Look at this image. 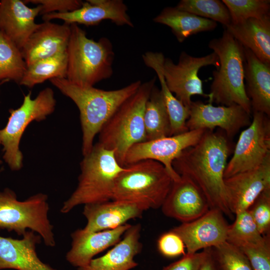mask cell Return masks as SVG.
Segmentation results:
<instances>
[{
    "label": "cell",
    "instance_id": "cell-28",
    "mask_svg": "<svg viewBox=\"0 0 270 270\" xmlns=\"http://www.w3.org/2000/svg\"><path fill=\"white\" fill-rule=\"evenodd\" d=\"M144 120L146 140L170 136V122L164 96L156 85L146 103Z\"/></svg>",
    "mask_w": 270,
    "mask_h": 270
},
{
    "label": "cell",
    "instance_id": "cell-20",
    "mask_svg": "<svg viewBox=\"0 0 270 270\" xmlns=\"http://www.w3.org/2000/svg\"><path fill=\"white\" fill-rule=\"evenodd\" d=\"M70 34V24H58L50 21L40 24L21 50L26 67L66 52Z\"/></svg>",
    "mask_w": 270,
    "mask_h": 270
},
{
    "label": "cell",
    "instance_id": "cell-39",
    "mask_svg": "<svg viewBox=\"0 0 270 270\" xmlns=\"http://www.w3.org/2000/svg\"><path fill=\"white\" fill-rule=\"evenodd\" d=\"M210 248L193 254L186 253L180 260L164 268L162 270H199L208 255Z\"/></svg>",
    "mask_w": 270,
    "mask_h": 270
},
{
    "label": "cell",
    "instance_id": "cell-15",
    "mask_svg": "<svg viewBox=\"0 0 270 270\" xmlns=\"http://www.w3.org/2000/svg\"><path fill=\"white\" fill-rule=\"evenodd\" d=\"M228 207L233 214L248 210L270 188V156L258 168L224 179Z\"/></svg>",
    "mask_w": 270,
    "mask_h": 270
},
{
    "label": "cell",
    "instance_id": "cell-1",
    "mask_svg": "<svg viewBox=\"0 0 270 270\" xmlns=\"http://www.w3.org/2000/svg\"><path fill=\"white\" fill-rule=\"evenodd\" d=\"M230 140L224 132L206 130L194 146L184 150L172 162L175 171L192 180L200 188L210 206L230 218L224 172L231 153Z\"/></svg>",
    "mask_w": 270,
    "mask_h": 270
},
{
    "label": "cell",
    "instance_id": "cell-22",
    "mask_svg": "<svg viewBox=\"0 0 270 270\" xmlns=\"http://www.w3.org/2000/svg\"><path fill=\"white\" fill-rule=\"evenodd\" d=\"M144 210L138 204L123 200L87 204L82 212L87 220L84 229L89 232L114 229L130 220L140 218Z\"/></svg>",
    "mask_w": 270,
    "mask_h": 270
},
{
    "label": "cell",
    "instance_id": "cell-29",
    "mask_svg": "<svg viewBox=\"0 0 270 270\" xmlns=\"http://www.w3.org/2000/svg\"><path fill=\"white\" fill-rule=\"evenodd\" d=\"M67 66L66 51L39 60L26 67L19 84L32 88L47 80L66 78Z\"/></svg>",
    "mask_w": 270,
    "mask_h": 270
},
{
    "label": "cell",
    "instance_id": "cell-30",
    "mask_svg": "<svg viewBox=\"0 0 270 270\" xmlns=\"http://www.w3.org/2000/svg\"><path fill=\"white\" fill-rule=\"evenodd\" d=\"M26 68L20 50L0 31V82L19 84Z\"/></svg>",
    "mask_w": 270,
    "mask_h": 270
},
{
    "label": "cell",
    "instance_id": "cell-8",
    "mask_svg": "<svg viewBox=\"0 0 270 270\" xmlns=\"http://www.w3.org/2000/svg\"><path fill=\"white\" fill-rule=\"evenodd\" d=\"M48 200L46 194L38 193L20 201L12 190H0V229L22 236L30 230L39 234L46 246H54Z\"/></svg>",
    "mask_w": 270,
    "mask_h": 270
},
{
    "label": "cell",
    "instance_id": "cell-38",
    "mask_svg": "<svg viewBox=\"0 0 270 270\" xmlns=\"http://www.w3.org/2000/svg\"><path fill=\"white\" fill-rule=\"evenodd\" d=\"M158 246L160 252L167 257H175L186 254L182 240L172 230L162 234L160 237Z\"/></svg>",
    "mask_w": 270,
    "mask_h": 270
},
{
    "label": "cell",
    "instance_id": "cell-11",
    "mask_svg": "<svg viewBox=\"0 0 270 270\" xmlns=\"http://www.w3.org/2000/svg\"><path fill=\"white\" fill-rule=\"evenodd\" d=\"M210 65L216 69L219 66L218 58L214 52L204 56L194 57L182 51L177 64L170 58H164L162 70L168 88L186 106L190 108L192 96L209 98V94L204 92L198 72L202 67Z\"/></svg>",
    "mask_w": 270,
    "mask_h": 270
},
{
    "label": "cell",
    "instance_id": "cell-31",
    "mask_svg": "<svg viewBox=\"0 0 270 270\" xmlns=\"http://www.w3.org/2000/svg\"><path fill=\"white\" fill-rule=\"evenodd\" d=\"M236 218L229 225L226 242L234 245L263 242L270 235L263 236L257 226L248 210L236 214Z\"/></svg>",
    "mask_w": 270,
    "mask_h": 270
},
{
    "label": "cell",
    "instance_id": "cell-5",
    "mask_svg": "<svg viewBox=\"0 0 270 270\" xmlns=\"http://www.w3.org/2000/svg\"><path fill=\"white\" fill-rule=\"evenodd\" d=\"M70 28L66 78L80 86L90 87L110 78L114 58L111 41L105 37L98 41L88 38L76 24Z\"/></svg>",
    "mask_w": 270,
    "mask_h": 270
},
{
    "label": "cell",
    "instance_id": "cell-18",
    "mask_svg": "<svg viewBox=\"0 0 270 270\" xmlns=\"http://www.w3.org/2000/svg\"><path fill=\"white\" fill-rule=\"evenodd\" d=\"M131 226L126 224L99 232L76 230L71 234V248L66 254V260L77 268L86 266L96 255L116 244Z\"/></svg>",
    "mask_w": 270,
    "mask_h": 270
},
{
    "label": "cell",
    "instance_id": "cell-21",
    "mask_svg": "<svg viewBox=\"0 0 270 270\" xmlns=\"http://www.w3.org/2000/svg\"><path fill=\"white\" fill-rule=\"evenodd\" d=\"M41 6L29 8L20 0L0 2V31L22 50L40 24L35 22Z\"/></svg>",
    "mask_w": 270,
    "mask_h": 270
},
{
    "label": "cell",
    "instance_id": "cell-34",
    "mask_svg": "<svg viewBox=\"0 0 270 270\" xmlns=\"http://www.w3.org/2000/svg\"><path fill=\"white\" fill-rule=\"evenodd\" d=\"M210 250L217 270H252L242 252L226 241Z\"/></svg>",
    "mask_w": 270,
    "mask_h": 270
},
{
    "label": "cell",
    "instance_id": "cell-17",
    "mask_svg": "<svg viewBox=\"0 0 270 270\" xmlns=\"http://www.w3.org/2000/svg\"><path fill=\"white\" fill-rule=\"evenodd\" d=\"M127 11L128 7L122 0H88L75 10L46 14L42 19L44 22L60 19L66 24L86 26L98 25L103 20H108L118 26L134 27Z\"/></svg>",
    "mask_w": 270,
    "mask_h": 270
},
{
    "label": "cell",
    "instance_id": "cell-27",
    "mask_svg": "<svg viewBox=\"0 0 270 270\" xmlns=\"http://www.w3.org/2000/svg\"><path fill=\"white\" fill-rule=\"evenodd\" d=\"M153 20L170 27L179 42L198 33L212 30L218 25L213 20L180 10L176 6L164 8Z\"/></svg>",
    "mask_w": 270,
    "mask_h": 270
},
{
    "label": "cell",
    "instance_id": "cell-12",
    "mask_svg": "<svg viewBox=\"0 0 270 270\" xmlns=\"http://www.w3.org/2000/svg\"><path fill=\"white\" fill-rule=\"evenodd\" d=\"M206 130H188L177 135L138 143L127 152L124 166L142 160H154L164 166L173 181L178 180L180 176L172 166L174 160L184 150L196 144Z\"/></svg>",
    "mask_w": 270,
    "mask_h": 270
},
{
    "label": "cell",
    "instance_id": "cell-37",
    "mask_svg": "<svg viewBox=\"0 0 270 270\" xmlns=\"http://www.w3.org/2000/svg\"><path fill=\"white\" fill-rule=\"evenodd\" d=\"M26 3L30 2L41 6L40 14L52 12L64 13L70 12L80 8L82 1L80 0H26Z\"/></svg>",
    "mask_w": 270,
    "mask_h": 270
},
{
    "label": "cell",
    "instance_id": "cell-32",
    "mask_svg": "<svg viewBox=\"0 0 270 270\" xmlns=\"http://www.w3.org/2000/svg\"><path fill=\"white\" fill-rule=\"evenodd\" d=\"M197 16L218 22L226 27L231 23L228 9L219 0H181L176 6Z\"/></svg>",
    "mask_w": 270,
    "mask_h": 270
},
{
    "label": "cell",
    "instance_id": "cell-41",
    "mask_svg": "<svg viewBox=\"0 0 270 270\" xmlns=\"http://www.w3.org/2000/svg\"><path fill=\"white\" fill-rule=\"evenodd\" d=\"M6 82H8V81L4 80V81H2V82H0V86H1L2 84Z\"/></svg>",
    "mask_w": 270,
    "mask_h": 270
},
{
    "label": "cell",
    "instance_id": "cell-9",
    "mask_svg": "<svg viewBox=\"0 0 270 270\" xmlns=\"http://www.w3.org/2000/svg\"><path fill=\"white\" fill-rule=\"evenodd\" d=\"M30 91L24 95L22 105L16 109H10V115L6 126L0 130V146H2L3 159L11 170H19L23 166V154L20 148L22 135L32 122L46 118L55 110L56 100L53 90L46 88L42 90L34 99Z\"/></svg>",
    "mask_w": 270,
    "mask_h": 270
},
{
    "label": "cell",
    "instance_id": "cell-25",
    "mask_svg": "<svg viewBox=\"0 0 270 270\" xmlns=\"http://www.w3.org/2000/svg\"><path fill=\"white\" fill-rule=\"evenodd\" d=\"M226 30L260 61L270 64V15L230 24Z\"/></svg>",
    "mask_w": 270,
    "mask_h": 270
},
{
    "label": "cell",
    "instance_id": "cell-36",
    "mask_svg": "<svg viewBox=\"0 0 270 270\" xmlns=\"http://www.w3.org/2000/svg\"><path fill=\"white\" fill-rule=\"evenodd\" d=\"M260 232L270 235V188L263 191L248 210Z\"/></svg>",
    "mask_w": 270,
    "mask_h": 270
},
{
    "label": "cell",
    "instance_id": "cell-40",
    "mask_svg": "<svg viewBox=\"0 0 270 270\" xmlns=\"http://www.w3.org/2000/svg\"><path fill=\"white\" fill-rule=\"evenodd\" d=\"M210 248L208 255L199 270H217L211 254Z\"/></svg>",
    "mask_w": 270,
    "mask_h": 270
},
{
    "label": "cell",
    "instance_id": "cell-14",
    "mask_svg": "<svg viewBox=\"0 0 270 270\" xmlns=\"http://www.w3.org/2000/svg\"><path fill=\"white\" fill-rule=\"evenodd\" d=\"M224 214L217 208H210L200 218L182 223L171 230L182 238L188 254L214 248L227 240L229 225Z\"/></svg>",
    "mask_w": 270,
    "mask_h": 270
},
{
    "label": "cell",
    "instance_id": "cell-10",
    "mask_svg": "<svg viewBox=\"0 0 270 270\" xmlns=\"http://www.w3.org/2000/svg\"><path fill=\"white\" fill-rule=\"evenodd\" d=\"M252 119L239 136L224 178L259 166L270 156V117L252 112Z\"/></svg>",
    "mask_w": 270,
    "mask_h": 270
},
{
    "label": "cell",
    "instance_id": "cell-16",
    "mask_svg": "<svg viewBox=\"0 0 270 270\" xmlns=\"http://www.w3.org/2000/svg\"><path fill=\"white\" fill-rule=\"evenodd\" d=\"M161 208L166 216L184 223L200 218L210 206L198 185L190 178L180 176L173 181Z\"/></svg>",
    "mask_w": 270,
    "mask_h": 270
},
{
    "label": "cell",
    "instance_id": "cell-23",
    "mask_svg": "<svg viewBox=\"0 0 270 270\" xmlns=\"http://www.w3.org/2000/svg\"><path fill=\"white\" fill-rule=\"evenodd\" d=\"M244 48L245 90L252 113L260 112L270 117V64L262 62L251 50Z\"/></svg>",
    "mask_w": 270,
    "mask_h": 270
},
{
    "label": "cell",
    "instance_id": "cell-19",
    "mask_svg": "<svg viewBox=\"0 0 270 270\" xmlns=\"http://www.w3.org/2000/svg\"><path fill=\"white\" fill-rule=\"evenodd\" d=\"M41 236L28 230L21 239L0 236V270H57L43 262L36 252Z\"/></svg>",
    "mask_w": 270,
    "mask_h": 270
},
{
    "label": "cell",
    "instance_id": "cell-26",
    "mask_svg": "<svg viewBox=\"0 0 270 270\" xmlns=\"http://www.w3.org/2000/svg\"><path fill=\"white\" fill-rule=\"evenodd\" d=\"M162 52H148L142 55L146 66L153 69L160 80L170 126V136L188 131L186 121L190 114V108L186 106L168 88L162 74V66L164 59Z\"/></svg>",
    "mask_w": 270,
    "mask_h": 270
},
{
    "label": "cell",
    "instance_id": "cell-35",
    "mask_svg": "<svg viewBox=\"0 0 270 270\" xmlns=\"http://www.w3.org/2000/svg\"><path fill=\"white\" fill-rule=\"evenodd\" d=\"M248 258L252 270H270V237L258 244H244L236 246Z\"/></svg>",
    "mask_w": 270,
    "mask_h": 270
},
{
    "label": "cell",
    "instance_id": "cell-24",
    "mask_svg": "<svg viewBox=\"0 0 270 270\" xmlns=\"http://www.w3.org/2000/svg\"><path fill=\"white\" fill-rule=\"evenodd\" d=\"M141 226H131L124 234V238L104 256L93 258L84 267L78 270H130L138 265L134 257L142 250L140 240Z\"/></svg>",
    "mask_w": 270,
    "mask_h": 270
},
{
    "label": "cell",
    "instance_id": "cell-33",
    "mask_svg": "<svg viewBox=\"0 0 270 270\" xmlns=\"http://www.w3.org/2000/svg\"><path fill=\"white\" fill-rule=\"evenodd\" d=\"M228 10L231 23L238 24L251 18L270 15V0H222Z\"/></svg>",
    "mask_w": 270,
    "mask_h": 270
},
{
    "label": "cell",
    "instance_id": "cell-42",
    "mask_svg": "<svg viewBox=\"0 0 270 270\" xmlns=\"http://www.w3.org/2000/svg\"><path fill=\"white\" fill-rule=\"evenodd\" d=\"M2 162L1 160H0V164H2ZM2 171V168H0V172Z\"/></svg>",
    "mask_w": 270,
    "mask_h": 270
},
{
    "label": "cell",
    "instance_id": "cell-13",
    "mask_svg": "<svg viewBox=\"0 0 270 270\" xmlns=\"http://www.w3.org/2000/svg\"><path fill=\"white\" fill-rule=\"evenodd\" d=\"M250 122V114L239 105L214 106L211 102L205 104L198 100L192 102L186 124L188 130L214 131L220 128L230 140Z\"/></svg>",
    "mask_w": 270,
    "mask_h": 270
},
{
    "label": "cell",
    "instance_id": "cell-2",
    "mask_svg": "<svg viewBox=\"0 0 270 270\" xmlns=\"http://www.w3.org/2000/svg\"><path fill=\"white\" fill-rule=\"evenodd\" d=\"M50 80L63 94L70 98L78 108L83 156L92 149L94 138L104 124L142 84L138 80L118 90H106L94 86H80L66 78H56Z\"/></svg>",
    "mask_w": 270,
    "mask_h": 270
},
{
    "label": "cell",
    "instance_id": "cell-3",
    "mask_svg": "<svg viewBox=\"0 0 270 270\" xmlns=\"http://www.w3.org/2000/svg\"><path fill=\"white\" fill-rule=\"evenodd\" d=\"M208 46L219 59L218 68L212 72L208 102L224 106L236 104L251 114L244 82V47L226 30L220 38L212 40Z\"/></svg>",
    "mask_w": 270,
    "mask_h": 270
},
{
    "label": "cell",
    "instance_id": "cell-6",
    "mask_svg": "<svg viewBox=\"0 0 270 270\" xmlns=\"http://www.w3.org/2000/svg\"><path fill=\"white\" fill-rule=\"evenodd\" d=\"M83 156L78 186L64 202L60 208L62 214H67L80 205L112 200L116 178L124 169L112 150L98 142Z\"/></svg>",
    "mask_w": 270,
    "mask_h": 270
},
{
    "label": "cell",
    "instance_id": "cell-7",
    "mask_svg": "<svg viewBox=\"0 0 270 270\" xmlns=\"http://www.w3.org/2000/svg\"><path fill=\"white\" fill-rule=\"evenodd\" d=\"M124 166L116 178L112 200L134 202L146 210L161 208L173 182L164 166L152 160Z\"/></svg>",
    "mask_w": 270,
    "mask_h": 270
},
{
    "label": "cell",
    "instance_id": "cell-4",
    "mask_svg": "<svg viewBox=\"0 0 270 270\" xmlns=\"http://www.w3.org/2000/svg\"><path fill=\"white\" fill-rule=\"evenodd\" d=\"M156 78L154 77L142 83L138 90L118 108L98 133V143L112 150L122 166L128 150L134 145L146 140L144 112Z\"/></svg>",
    "mask_w": 270,
    "mask_h": 270
}]
</instances>
